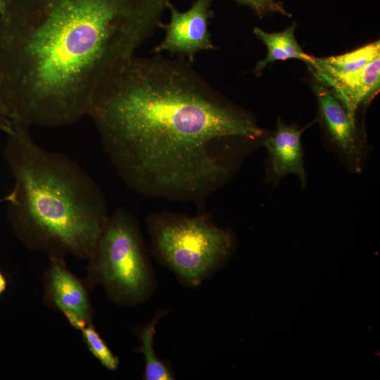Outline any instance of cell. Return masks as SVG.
I'll use <instances>...</instances> for the list:
<instances>
[{"label": "cell", "instance_id": "1", "mask_svg": "<svg viewBox=\"0 0 380 380\" xmlns=\"http://www.w3.org/2000/svg\"><path fill=\"white\" fill-rule=\"evenodd\" d=\"M87 115L122 181L155 198L201 201L230 175L232 141L262 130L184 61L132 57L95 90Z\"/></svg>", "mask_w": 380, "mask_h": 380}, {"label": "cell", "instance_id": "2", "mask_svg": "<svg viewBox=\"0 0 380 380\" xmlns=\"http://www.w3.org/2000/svg\"><path fill=\"white\" fill-rule=\"evenodd\" d=\"M169 0H11L0 16V96L9 120L56 127L159 26Z\"/></svg>", "mask_w": 380, "mask_h": 380}, {"label": "cell", "instance_id": "3", "mask_svg": "<svg viewBox=\"0 0 380 380\" xmlns=\"http://www.w3.org/2000/svg\"><path fill=\"white\" fill-rule=\"evenodd\" d=\"M28 128L11 121L3 130L14 179L6 202L11 227L27 248L49 259L89 261L110 217L104 195L77 162L39 146Z\"/></svg>", "mask_w": 380, "mask_h": 380}, {"label": "cell", "instance_id": "4", "mask_svg": "<svg viewBox=\"0 0 380 380\" xmlns=\"http://www.w3.org/2000/svg\"><path fill=\"white\" fill-rule=\"evenodd\" d=\"M152 248L158 260L181 280L197 286L229 258L234 238L207 215L162 212L146 220Z\"/></svg>", "mask_w": 380, "mask_h": 380}, {"label": "cell", "instance_id": "5", "mask_svg": "<svg viewBox=\"0 0 380 380\" xmlns=\"http://www.w3.org/2000/svg\"><path fill=\"white\" fill-rule=\"evenodd\" d=\"M100 284L115 303L134 305L151 292L153 276L136 220L127 209L110 216L89 260L85 278Z\"/></svg>", "mask_w": 380, "mask_h": 380}, {"label": "cell", "instance_id": "6", "mask_svg": "<svg viewBox=\"0 0 380 380\" xmlns=\"http://www.w3.org/2000/svg\"><path fill=\"white\" fill-rule=\"evenodd\" d=\"M212 0H196L185 12L179 11L170 2L171 18L168 23H159L165 32L163 42L153 51H164L187 57L192 61L199 51L215 49L208 31V19L212 16Z\"/></svg>", "mask_w": 380, "mask_h": 380}, {"label": "cell", "instance_id": "7", "mask_svg": "<svg viewBox=\"0 0 380 380\" xmlns=\"http://www.w3.org/2000/svg\"><path fill=\"white\" fill-rule=\"evenodd\" d=\"M44 302L49 308L61 312H72L88 324L94 315L90 300L91 288L86 279L75 275L68 268L65 258H50L42 276Z\"/></svg>", "mask_w": 380, "mask_h": 380}, {"label": "cell", "instance_id": "8", "mask_svg": "<svg viewBox=\"0 0 380 380\" xmlns=\"http://www.w3.org/2000/svg\"><path fill=\"white\" fill-rule=\"evenodd\" d=\"M322 120L332 142L352 164L358 165L362 153V142L351 117L341 101L327 86L319 82L312 85Z\"/></svg>", "mask_w": 380, "mask_h": 380}, {"label": "cell", "instance_id": "9", "mask_svg": "<svg viewBox=\"0 0 380 380\" xmlns=\"http://www.w3.org/2000/svg\"><path fill=\"white\" fill-rule=\"evenodd\" d=\"M302 130L295 126L284 125L279 119L275 132L267 137L264 145L267 151L270 169L276 177L289 174L297 176L303 186L306 182L303 153L301 144Z\"/></svg>", "mask_w": 380, "mask_h": 380}, {"label": "cell", "instance_id": "10", "mask_svg": "<svg viewBox=\"0 0 380 380\" xmlns=\"http://www.w3.org/2000/svg\"><path fill=\"white\" fill-rule=\"evenodd\" d=\"M380 55L376 41L350 52L327 58H315L310 68L318 82L331 89L361 71Z\"/></svg>", "mask_w": 380, "mask_h": 380}, {"label": "cell", "instance_id": "11", "mask_svg": "<svg viewBox=\"0 0 380 380\" xmlns=\"http://www.w3.org/2000/svg\"><path fill=\"white\" fill-rule=\"evenodd\" d=\"M379 84L380 55L361 71L332 89L346 110L355 118L357 108L377 93Z\"/></svg>", "mask_w": 380, "mask_h": 380}, {"label": "cell", "instance_id": "12", "mask_svg": "<svg viewBox=\"0 0 380 380\" xmlns=\"http://www.w3.org/2000/svg\"><path fill=\"white\" fill-rule=\"evenodd\" d=\"M295 28V23L279 32L270 33L259 27L254 28V34L267 48L266 58L258 61L253 70L257 75H260L270 63L276 61L295 58L305 62L309 68L312 67L315 58L305 53L298 44L294 36Z\"/></svg>", "mask_w": 380, "mask_h": 380}, {"label": "cell", "instance_id": "13", "mask_svg": "<svg viewBox=\"0 0 380 380\" xmlns=\"http://www.w3.org/2000/svg\"><path fill=\"white\" fill-rule=\"evenodd\" d=\"M163 315V312L158 313L150 322L139 331L141 346L138 348V350L144 357V379L146 380H171L175 379L171 367L167 362L163 361L157 357L153 348L156 326Z\"/></svg>", "mask_w": 380, "mask_h": 380}, {"label": "cell", "instance_id": "14", "mask_svg": "<svg viewBox=\"0 0 380 380\" xmlns=\"http://www.w3.org/2000/svg\"><path fill=\"white\" fill-rule=\"evenodd\" d=\"M81 331L91 353L103 367L110 371L116 370L119 365L118 358L112 353L93 324L88 325Z\"/></svg>", "mask_w": 380, "mask_h": 380}, {"label": "cell", "instance_id": "15", "mask_svg": "<svg viewBox=\"0 0 380 380\" xmlns=\"http://www.w3.org/2000/svg\"><path fill=\"white\" fill-rule=\"evenodd\" d=\"M237 3L248 6L254 12L262 18L269 13H278L281 15L291 17V14L286 11L282 4L275 0H236Z\"/></svg>", "mask_w": 380, "mask_h": 380}, {"label": "cell", "instance_id": "16", "mask_svg": "<svg viewBox=\"0 0 380 380\" xmlns=\"http://www.w3.org/2000/svg\"><path fill=\"white\" fill-rule=\"evenodd\" d=\"M63 314L64 315L70 324L76 329L82 331L86 327L89 325V324H88L82 317L72 312L65 311L63 312Z\"/></svg>", "mask_w": 380, "mask_h": 380}, {"label": "cell", "instance_id": "17", "mask_svg": "<svg viewBox=\"0 0 380 380\" xmlns=\"http://www.w3.org/2000/svg\"><path fill=\"white\" fill-rule=\"evenodd\" d=\"M10 120L6 117L4 107L0 96V129L2 131L9 123Z\"/></svg>", "mask_w": 380, "mask_h": 380}, {"label": "cell", "instance_id": "18", "mask_svg": "<svg viewBox=\"0 0 380 380\" xmlns=\"http://www.w3.org/2000/svg\"><path fill=\"white\" fill-rule=\"evenodd\" d=\"M11 3V0H0V16L6 14Z\"/></svg>", "mask_w": 380, "mask_h": 380}, {"label": "cell", "instance_id": "19", "mask_svg": "<svg viewBox=\"0 0 380 380\" xmlns=\"http://www.w3.org/2000/svg\"><path fill=\"white\" fill-rule=\"evenodd\" d=\"M7 287V279L5 275L0 271V296L5 291Z\"/></svg>", "mask_w": 380, "mask_h": 380}, {"label": "cell", "instance_id": "20", "mask_svg": "<svg viewBox=\"0 0 380 380\" xmlns=\"http://www.w3.org/2000/svg\"><path fill=\"white\" fill-rule=\"evenodd\" d=\"M10 199V194L9 193L4 197L0 198V202H7Z\"/></svg>", "mask_w": 380, "mask_h": 380}]
</instances>
